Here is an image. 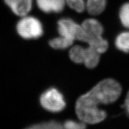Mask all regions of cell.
<instances>
[{
  "instance_id": "8",
  "label": "cell",
  "mask_w": 129,
  "mask_h": 129,
  "mask_svg": "<svg viewBox=\"0 0 129 129\" xmlns=\"http://www.w3.org/2000/svg\"><path fill=\"white\" fill-rule=\"evenodd\" d=\"M37 7L46 13H60L63 11L66 0H35Z\"/></svg>"
},
{
  "instance_id": "9",
  "label": "cell",
  "mask_w": 129,
  "mask_h": 129,
  "mask_svg": "<svg viewBox=\"0 0 129 129\" xmlns=\"http://www.w3.org/2000/svg\"><path fill=\"white\" fill-rule=\"evenodd\" d=\"M32 5L33 0H12L7 6L14 14L22 17L28 15Z\"/></svg>"
},
{
  "instance_id": "4",
  "label": "cell",
  "mask_w": 129,
  "mask_h": 129,
  "mask_svg": "<svg viewBox=\"0 0 129 129\" xmlns=\"http://www.w3.org/2000/svg\"><path fill=\"white\" fill-rule=\"evenodd\" d=\"M17 34L26 40L40 38L43 34V26L38 19L26 15L21 17L16 25Z\"/></svg>"
},
{
  "instance_id": "13",
  "label": "cell",
  "mask_w": 129,
  "mask_h": 129,
  "mask_svg": "<svg viewBox=\"0 0 129 129\" xmlns=\"http://www.w3.org/2000/svg\"><path fill=\"white\" fill-rule=\"evenodd\" d=\"M119 16L122 25L125 28H129V2L121 6Z\"/></svg>"
},
{
  "instance_id": "10",
  "label": "cell",
  "mask_w": 129,
  "mask_h": 129,
  "mask_svg": "<svg viewBox=\"0 0 129 129\" xmlns=\"http://www.w3.org/2000/svg\"><path fill=\"white\" fill-rule=\"evenodd\" d=\"M115 46L120 50L129 53V32H123L117 37Z\"/></svg>"
},
{
  "instance_id": "1",
  "label": "cell",
  "mask_w": 129,
  "mask_h": 129,
  "mask_svg": "<svg viewBox=\"0 0 129 129\" xmlns=\"http://www.w3.org/2000/svg\"><path fill=\"white\" fill-rule=\"evenodd\" d=\"M122 88L115 80L107 78L99 82L88 92L77 100L75 111L77 117L85 124H95L106 118V112L99 105L109 104L117 101Z\"/></svg>"
},
{
  "instance_id": "15",
  "label": "cell",
  "mask_w": 129,
  "mask_h": 129,
  "mask_svg": "<svg viewBox=\"0 0 129 129\" xmlns=\"http://www.w3.org/2000/svg\"><path fill=\"white\" fill-rule=\"evenodd\" d=\"M124 107L125 110H126V112L128 115H129V91L128 93H127V96H126V99H125V104H124Z\"/></svg>"
},
{
  "instance_id": "2",
  "label": "cell",
  "mask_w": 129,
  "mask_h": 129,
  "mask_svg": "<svg viewBox=\"0 0 129 129\" xmlns=\"http://www.w3.org/2000/svg\"><path fill=\"white\" fill-rule=\"evenodd\" d=\"M84 30L82 41L85 42L90 47L96 50L101 54L104 53L108 48V43L103 38L104 28L96 19H88L81 24Z\"/></svg>"
},
{
  "instance_id": "5",
  "label": "cell",
  "mask_w": 129,
  "mask_h": 129,
  "mask_svg": "<svg viewBox=\"0 0 129 129\" xmlns=\"http://www.w3.org/2000/svg\"><path fill=\"white\" fill-rule=\"evenodd\" d=\"M40 102L42 107L51 112H59L66 106L63 94L55 88L47 90L41 95Z\"/></svg>"
},
{
  "instance_id": "12",
  "label": "cell",
  "mask_w": 129,
  "mask_h": 129,
  "mask_svg": "<svg viewBox=\"0 0 129 129\" xmlns=\"http://www.w3.org/2000/svg\"><path fill=\"white\" fill-rule=\"evenodd\" d=\"M28 128L31 129H60L63 128V125L60 122L57 121H50L35 124L29 127Z\"/></svg>"
},
{
  "instance_id": "6",
  "label": "cell",
  "mask_w": 129,
  "mask_h": 129,
  "mask_svg": "<svg viewBox=\"0 0 129 129\" xmlns=\"http://www.w3.org/2000/svg\"><path fill=\"white\" fill-rule=\"evenodd\" d=\"M57 30L60 36L73 42L83 40L84 30L81 25L71 19L63 18L58 21Z\"/></svg>"
},
{
  "instance_id": "11",
  "label": "cell",
  "mask_w": 129,
  "mask_h": 129,
  "mask_svg": "<svg viewBox=\"0 0 129 129\" xmlns=\"http://www.w3.org/2000/svg\"><path fill=\"white\" fill-rule=\"evenodd\" d=\"M74 42L64 38V37H59L53 38L49 41V45L53 48L57 50H64L69 47L73 44Z\"/></svg>"
},
{
  "instance_id": "7",
  "label": "cell",
  "mask_w": 129,
  "mask_h": 129,
  "mask_svg": "<svg viewBox=\"0 0 129 129\" xmlns=\"http://www.w3.org/2000/svg\"><path fill=\"white\" fill-rule=\"evenodd\" d=\"M67 4L71 9L78 13L87 10L92 15H98L105 9L106 0H66Z\"/></svg>"
},
{
  "instance_id": "16",
  "label": "cell",
  "mask_w": 129,
  "mask_h": 129,
  "mask_svg": "<svg viewBox=\"0 0 129 129\" xmlns=\"http://www.w3.org/2000/svg\"><path fill=\"white\" fill-rule=\"evenodd\" d=\"M11 1H12V0H4V2L6 3V4L7 5Z\"/></svg>"
},
{
  "instance_id": "3",
  "label": "cell",
  "mask_w": 129,
  "mask_h": 129,
  "mask_svg": "<svg viewBox=\"0 0 129 129\" xmlns=\"http://www.w3.org/2000/svg\"><path fill=\"white\" fill-rule=\"evenodd\" d=\"M69 57L76 63H83L88 68H94L100 60L101 53L94 48L88 46L85 48L75 46L69 50Z\"/></svg>"
},
{
  "instance_id": "14",
  "label": "cell",
  "mask_w": 129,
  "mask_h": 129,
  "mask_svg": "<svg viewBox=\"0 0 129 129\" xmlns=\"http://www.w3.org/2000/svg\"><path fill=\"white\" fill-rule=\"evenodd\" d=\"M85 124L83 122H76L68 120L63 124V127L67 129H83L85 128Z\"/></svg>"
}]
</instances>
